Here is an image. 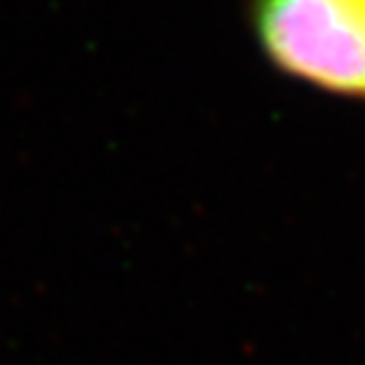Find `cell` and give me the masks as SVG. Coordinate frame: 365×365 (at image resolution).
I'll list each match as a JSON object with an SVG mask.
<instances>
[{"label": "cell", "mask_w": 365, "mask_h": 365, "mask_svg": "<svg viewBox=\"0 0 365 365\" xmlns=\"http://www.w3.org/2000/svg\"><path fill=\"white\" fill-rule=\"evenodd\" d=\"M244 16L276 73L365 103V0H244Z\"/></svg>", "instance_id": "obj_1"}]
</instances>
